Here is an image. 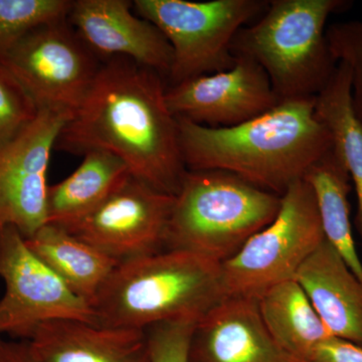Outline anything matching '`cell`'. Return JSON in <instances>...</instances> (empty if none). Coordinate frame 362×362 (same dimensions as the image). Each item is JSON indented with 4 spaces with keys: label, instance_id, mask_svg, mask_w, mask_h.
<instances>
[{
    "label": "cell",
    "instance_id": "cell-1",
    "mask_svg": "<svg viewBox=\"0 0 362 362\" xmlns=\"http://www.w3.org/2000/svg\"><path fill=\"white\" fill-rule=\"evenodd\" d=\"M165 80L131 59H109L62 130L57 148L82 156L90 150L110 152L136 180L175 195L187 169L177 119L166 102Z\"/></svg>",
    "mask_w": 362,
    "mask_h": 362
},
{
    "label": "cell",
    "instance_id": "cell-2",
    "mask_svg": "<svg viewBox=\"0 0 362 362\" xmlns=\"http://www.w3.org/2000/svg\"><path fill=\"white\" fill-rule=\"evenodd\" d=\"M314 99L279 103L230 128H211L177 119L187 170H221L282 195L332 147L329 131L316 115Z\"/></svg>",
    "mask_w": 362,
    "mask_h": 362
},
{
    "label": "cell",
    "instance_id": "cell-3",
    "mask_svg": "<svg viewBox=\"0 0 362 362\" xmlns=\"http://www.w3.org/2000/svg\"><path fill=\"white\" fill-rule=\"evenodd\" d=\"M223 298L221 263L165 249L119 263L93 308L98 325L146 330L181 319L199 321Z\"/></svg>",
    "mask_w": 362,
    "mask_h": 362
},
{
    "label": "cell",
    "instance_id": "cell-4",
    "mask_svg": "<svg viewBox=\"0 0 362 362\" xmlns=\"http://www.w3.org/2000/svg\"><path fill=\"white\" fill-rule=\"evenodd\" d=\"M347 0H271L256 23L233 40L235 57H245L266 71L279 103L314 99L334 75L338 62L326 35L332 13Z\"/></svg>",
    "mask_w": 362,
    "mask_h": 362
},
{
    "label": "cell",
    "instance_id": "cell-5",
    "mask_svg": "<svg viewBox=\"0 0 362 362\" xmlns=\"http://www.w3.org/2000/svg\"><path fill=\"white\" fill-rule=\"evenodd\" d=\"M280 206V195L232 173L187 170L175 195L165 249L223 263L268 226Z\"/></svg>",
    "mask_w": 362,
    "mask_h": 362
},
{
    "label": "cell",
    "instance_id": "cell-6",
    "mask_svg": "<svg viewBox=\"0 0 362 362\" xmlns=\"http://www.w3.org/2000/svg\"><path fill=\"white\" fill-rule=\"evenodd\" d=\"M268 6L266 0H135L132 4L134 13L156 25L173 49L169 86L232 68L235 35Z\"/></svg>",
    "mask_w": 362,
    "mask_h": 362
},
{
    "label": "cell",
    "instance_id": "cell-7",
    "mask_svg": "<svg viewBox=\"0 0 362 362\" xmlns=\"http://www.w3.org/2000/svg\"><path fill=\"white\" fill-rule=\"evenodd\" d=\"M324 240L313 190L304 178L298 180L281 195L275 218L221 263L226 297L258 299L274 286L294 280Z\"/></svg>",
    "mask_w": 362,
    "mask_h": 362
},
{
    "label": "cell",
    "instance_id": "cell-8",
    "mask_svg": "<svg viewBox=\"0 0 362 362\" xmlns=\"http://www.w3.org/2000/svg\"><path fill=\"white\" fill-rule=\"evenodd\" d=\"M37 109L74 114L97 77L96 54L68 21L42 26L26 35L0 57Z\"/></svg>",
    "mask_w": 362,
    "mask_h": 362
},
{
    "label": "cell",
    "instance_id": "cell-9",
    "mask_svg": "<svg viewBox=\"0 0 362 362\" xmlns=\"http://www.w3.org/2000/svg\"><path fill=\"white\" fill-rule=\"evenodd\" d=\"M0 335L28 341L42 324L54 320H77L98 324L89 302L37 258L25 238L13 226L0 228Z\"/></svg>",
    "mask_w": 362,
    "mask_h": 362
},
{
    "label": "cell",
    "instance_id": "cell-10",
    "mask_svg": "<svg viewBox=\"0 0 362 362\" xmlns=\"http://www.w3.org/2000/svg\"><path fill=\"white\" fill-rule=\"evenodd\" d=\"M71 118L39 109L32 122L0 143V228L13 226L28 239L47 223L49 160Z\"/></svg>",
    "mask_w": 362,
    "mask_h": 362
},
{
    "label": "cell",
    "instance_id": "cell-11",
    "mask_svg": "<svg viewBox=\"0 0 362 362\" xmlns=\"http://www.w3.org/2000/svg\"><path fill=\"white\" fill-rule=\"evenodd\" d=\"M175 195L128 176L95 211L66 228L119 263L165 250Z\"/></svg>",
    "mask_w": 362,
    "mask_h": 362
},
{
    "label": "cell",
    "instance_id": "cell-12",
    "mask_svg": "<svg viewBox=\"0 0 362 362\" xmlns=\"http://www.w3.org/2000/svg\"><path fill=\"white\" fill-rule=\"evenodd\" d=\"M166 102L176 119L211 128L240 125L279 104L266 71L245 57L228 70L168 86Z\"/></svg>",
    "mask_w": 362,
    "mask_h": 362
},
{
    "label": "cell",
    "instance_id": "cell-13",
    "mask_svg": "<svg viewBox=\"0 0 362 362\" xmlns=\"http://www.w3.org/2000/svg\"><path fill=\"white\" fill-rule=\"evenodd\" d=\"M133 13L127 0H77L68 21L96 56L131 59L168 78L170 45L156 25Z\"/></svg>",
    "mask_w": 362,
    "mask_h": 362
},
{
    "label": "cell",
    "instance_id": "cell-14",
    "mask_svg": "<svg viewBox=\"0 0 362 362\" xmlns=\"http://www.w3.org/2000/svg\"><path fill=\"white\" fill-rule=\"evenodd\" d=\"M189 362H306L290 354L272 337L257 299L226 297L199 319Z\"/></svg>",
    "mask_w": 362,
    "mask_h": 362
},
{
    "label": "cell",
    "instance_id": "cell-15",
    "mask_svg": "<svg viewBox=\"0 0 362 362\" xmlns=\"http://www.w3.org/2000/svg\"><path fill=\"white\" fill-rule=\"evenodd\" d=\"M28 343L35 362H148L145 330L54 320Z\"/></svg>",
    "mask_w": 362,
    "mask_h": 362
},
{
    "label": "cell",
    "instance_id": "cell-16",
    "mask_svg": "<svg viewBox=\"0 0 362 362\" xmlns=\"http://www.w3.org/2000/svg\"><path fill=\"white\" fill-rule=\"evenodd\" d=\"M294 280L332 337L362 346V283L327 240L300 267Z\"/></svg>",
    "mask_w": 362,
    "mask_h": 362
},
{
    "label": "cell",
    "instance_id": "cell-17",
    "mask_svg": "<svg viewBox=\"0 0 362 362\" xmlns=\"http://www.w3.org/2000/svg\"><path fill=\"white\" fill-rule=\"evenodd\" d=\"M25 240L30 251L92 307L119 265L97 247L51 223H45Z\"/></svg>",
    "mask_w": 362,
    "mask_h": 362
},
{
    "label": "cell",
    "instance_id": "cell-18",
    "mask_svg": "<svg viewBox=\"0 0 362 362\" xmlns=\"http://www.w3.org/2000/svg\"><path fill=\"white\" fill-rule=\"evenodd\" d=\"M120 158L103 150L84 154L71 175L47 190V223L68 228L97 209L130 176Z\"/></svg>",
    "mask_w": 362,
    "mask_h": 362
},
{
    "label": "cell",
    "instance_id": "cell-19",
    "mask_svg": "<svg viewBox=\"0 0 362 362\" xmlns=\"http://www.w3.org/2000/svg\"><path fill=\"white\" fill-rule=\"evenodd\" d=\"M304 180L315 195L324 237L362 283V261L357 252L349 194L351 180L332 147L307 170Z\"/></svg>",
    "mask_w": 362,
    "mask_h": 362
},
{
    "label": "cell",
    "instance_id": "cell-20",
    "mask_svg": "<svg viewBox=\"0 0 362 362\" xmlns=\"http://www.w3.org/2000/svg\"><path fill=\"white\" fill-rule=\"evenodd\" d=\"M257 301L272 337L301 361L309 362L317 345L332 337L295 280L274 286Z\"/></svg>",
    "mask_w": 362,
    "mask_h": 362
},
{
    "label": "cell",
    "instance_id": "cell-21",
    "mask_svg": "<svg viewBox=\"0 0 362 362\" xmlns=\"http://www.w3.org/2000/svg\"><path fill=\"white\" fill-rule=\"evenodd\" d=\"M316 115L329 131L332 148L343 162L356 192L357 230L362 240V123L351 97V73L339 62L329 83L314 100Z\"/></svg>",
    "mask_w": 362,
    "mask_h": 362
},
{
    "label": "cell",
    "instance_id": "cell-22",
    "mask_svg": "<svg viewBox=\"0 0 362 362\" xmlns=\"http://www.w3.org/2000/svg\"><path fill=\"white\" fill-rule=\"evenodd\" d=\"M71 0H0V57L26 35L68 21Z\"/></svg>",
    "mask_w": 362,
    "mask_h": 362
},
{
    "label": "cell",
    "instance_id": "cell-23",
    "mask_svg": "<svg viewBox=\"0 0 362 362\" xmlns=\"http://www.w3.org/2000/svg\"><path fill=\"white\" fill-rule=\"evenodd\" d=\"M326 35L338 63L349 66L352 106L362 123V21L334 23L326 28Z\"/></svg>",
    "mask_w": 362,
    "mask_h": 362
},
{
    "label": "cell",
    "instance_id": "cell-24",
    "mask_svg": "<svg viewBox=\"0 0 362 362\" xmlns=\"http://www.w3.org/2000/svg\"><path fill=\"white\" fill-rule=\"evenodd\" d=\"M37 112L30 95L0 63V143L32 122Z\"/></svg>",
    "mask_w": 362,
    "mask_h": 362
},
{
    "label": "cell",
    "instance_id": "cell-25",
    "mask_svg": "<svg viewBox=\"0 0 362 362\" xmlns=\"http://www.w3.org/2000/svg\"><path fill=\"white\" fill-rule=\"evenodd\" d=\"M197 320L181 319L147 328L148 362H189V349Z\"/></svg>",
    "mask_w": 362,
    "mask_h": 362
},
{
    "label": "cell",
    "instance_id": "cell-26",
    "mask_svg": "<svg viewBox=\"0 0 362 362\" xmlns=\"http://www.w3.org/2000/svg\"><path fill=\"white\" fill-rule=\"evenodd\" d=\"M309 362H362V346L330 337L317 345Z\"/></svg>",
    "mask_w": 362,
    "mask_h": 362
},
{
    "label": "cell",
    "instance_id": "cell-27",
    "mask_svg": "<svg viewBox=\"0 0 362 362\" xmlns=\"http://www.w3.org/2000/svg\"><path fill=\"white\" fill-rule=\"evenodd\" d=\"M0 362H35L28 341H13L0 335Z\"/></svg>",
    "mask_w": 362,
    "mask_h": 362
}]
</instances>
